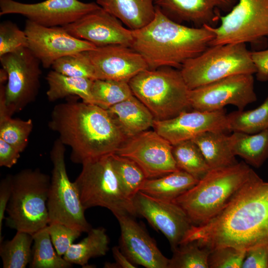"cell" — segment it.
<instances>
[{
    "instance_id": "1",
    "label": "cell",
    "mask_w": 268,
    "mask_h": 268,
    "mask_svg": "<svg viewBox=\"0 0 268 268\" xmlns=\"http://www.w3.org/2000/svg\"><path fill=\"white\" fill-rule=\"evenodd\" d=\"M192 241L210 249L230 246L246 251L268 245V182L255 172L220 212L193 225L182 243Z\"/></svg>"
},
{
    "instance_id": "2",
    "label": "cell",
    "mask_w": 268,
    "mask_h": 268,
    "mask_svg": "<svg viewBox=\"0 0 268 268\" xmlns=\"http://www.w3.org/2000/svg\"><path fill=\"white\" fill-rule=\"evenodd\" d=\"M69 97L54 107L48 127L71 148V161L82 164L115 153L128 138L108 111Z\"/></svg>"
},
{
    "instance_id": "3",
    "label": "cell",
    "mask_w": 268,
    "mask_h": 268,
    "mask_svg": "<svg viewBox=\"0 0 268 268\" xmlns=\"http://www.w3.org/2000/svg\"><path fill=\"white\" fill-rule=\"evenodd\" d=\"M132 49L146 61L149 69L181 68L210 46L214 35L206 25L191 27L176 22L156 6L154 18L132 30Z\"/></svg>"
},
{
    "instance_id": "4",
    "label": "cell",
    "mask_w": 268,
    "mask_h": 268,
    "mask_svg": "<svg viewBox=\"0 0 268 268\" xmlns=\"http://www.w3.org/2000/svg\"><path fill=\"white\" fill-rule=\"evenodd\" d=\"M255 172L245 162L210 169L196 185L172 201L185 211L194 225H202L227 206Z\"/></svg>"
},
{
    "instance_id": "5",
    "label": "cell",
    "mask_w": 268,
    "mask_h": 268,
    "mask_svg": "<svg viewBox=\"0 0 268 268\" xmlns=\"http://www.w3.org/2000/svg\"><path fill=\"white\" fill-rule=\"evenodd\" d=\"M12 181L6 225L33 235L49 223L47 201L51 177L38 168L25 169L12 175Z\"/></svg>"
},
{
    "instance_id": "6",
    "label": "cell",
    "mask_w": 268,
    "mask_h": 268,
    "mask_svg": "<svg viewBox=\"0 0 268 268\" xmlns=\"http://www.w3.org/2000/svg\"><path fill=\"white\" fill-rule=\"evenodd\" d=\"M175 68H148L129 82L133 95L149 110L155 120L172 118L191 108L190 89L180 70Z\"/></svg>"
},
{
    "instance_id": "7",
    "label": "cell",
    "mask_w": 268,
    "mask_h": 268,
    "mask_svg": "<svg viewBox=\"0 0 268 268\" xmlns=\"http://www.w3.org/2000/svg\"><path fill=\"white\" fill-rule=\"evenodd\" d=\"M82 170L74 182L84 208L100 206L115 217L137 215L133 200L123 190L113 167L110 154L82 164Z\"/></svg>"
},
{
    "instance_id": "8",
    "label": "cell",
    "mask_w": 268,
    "mask_h": 268,
    "mask_svg": "<svg viewBox=\"0 0 268 268\" xmlns=\"http://www.w3.org/2000/svg\"><path fill=\"white\" fill-rule=\"evenodd\" d=\"M180 70L190 90L233 75L256 72L245 43L210 46L187 61Z\"/></svg>"
},
{
    "instance_id": "9",
    "label": "cell",
    "mask_w": 268,
    "mask_h": 268,
    "mask_svg": "<svg viewBox=\"0 0 268 268\" xmlns=\"http://www.w3.org/2000/svg\"><path fill=\"white\" fill-rule=\"evenodd\" d=\"M65 152V145L58 138L50 153L53 169L47 201L49 223H60L87 233L92 227L85 217L76 186L68 177Z\"/></svg>"
},
{
    "instance_id": "10",
    "label": "cell",
    "mask_w": 268,
    "mask_h": 268,
    "mask_svg": "<svg viewBox=\"0 0 268 268\" xmlns=\"http://www.w3.org/2000/svg\"><path fill=\"white\" fill-rule=\"evenodd\" d=\"M220 21L206 25L214 35L210 46L263 42L268 37V0H239Z\"/></svg>"
},
{
    "instance_id": "11",
    "label": "cell",
    "mask_w": 268,
    "mask_h": 268,
    "mask_svg": "<svg viewBox=\"0 0 268 268\" xmlns=\"http://www.w3.org/2000/svg\"><path fill=\"white\" fill-rule=\"evenodd\" d=\"M0 62L8 76L4 105L7 113L12 116L36 99L40 86L41 63L28 48L0 57Z\"/></svg>"
},
{
    "instance_id": "12",
    "label": "cell",
    "mask_w": 268,
    "mask_h": 268,
    "mask_svg": "<svg viewBox=\"0 0 268 268\" xmlns=\"http://www.w3.org/2000/svg\"><path fill=\"white\" fill-rule=\"evenodd\" d=\"M257 99L252 74L230 76L191 89L189 93L191 108L204 111L222 110L228 105L243 110Z\"/></svg>"
},
{
    "instance_id": "13",
    "label": "cell",
    "mask_w": 268,
    "mask_h": 268,
    "mask_svg": "<svg viewBox=\"0 0 268 268\" xmlns=\"http://www.w3.org/2000/svg\"><path fill=\"white\" fill-rule=\"evenodd\" d=\"M173 145L155 131L142 132L128 138L115 153L134 161L147 179L158 178L179 170Z\"/></svg>"
},
{
    "instance_id": "14",
    "label": "cell",
    "mask_w": 268,
    "mask_h": 268,
    "mask_svg": "<svg viewBox=\"0 0 268 268\" xmlns=\"http://www.w3.org/2000/svg\"><path fill=\"white\" fill-rule=\"evenodd\" d=\"M95 2L79 0H45L34 3L0 0V15L17 14L45 27H62L100 8Z\"/></svg>"
},
{
    "instance_id": "15",
    "label": "cell",
    "mask_w": 268,
    "mask_h": 268,
    "mask_svg": "<svg viewBox=\"0 0 268 268\" xmlns=\"http://www.w3.org/2000/svg\"><path fill=\"white\" fill-rule=\"evenodd\" d=\"M137 215L145 218L168 240L172 251L182 244L194 224L185 211L172 201L138 191L133 199Z\"/></svg>"
},
{
    "instance_id": "16",
    "label": "cell",
    "mask_w": 268,
    "mask_h": 268,
    "mask_svg": "<svg viewBox=\"0 0 268 268\" xmlns=\"http://www.w3.org/2000/svg\"><path fill=\"white\" fill-rule=\"evenodd\" d=\"M24 30L28 48L44 68L51 67L56 61L65 56L97 47L72 36L60 26L45 27L26 19Z\"/></svg>"
},
{
    "instance_id": "17",
    "label": "cell",
    "mask_w": 268,
    "mask_h": 268,
    "mask_svg": "<svg viewBox=\"0 0 268 268\" xmlns=\"http://www.w3.org/2000/svg\"><path fill=\"white\" fill-rule=\"evenodd\" d=\"M152 128L172 145L192 140L206 132H229L227 114L224 109L185 111L172 118L154 120Z\"/></svg>"
},
{
    "instance_id": "18",
    "label": "cell",
    "mask_w": 268,
    "mask_h": 268,
    "mask_svg": "<svg viewBox=\"0 0 268 268\" xmlns=\"http://www.w3.org/2000/svg\"><path fill=\"white\" fill-rule=\"evenodd\" d=\"M62 27L72 36L96 47L120 45L131 47L133 40L132 30L101 7Z\"/></svg>"
},
{
    "instance_id": "19",
    "label": "cell",
    "mask_w": 268,
    "mask_h": 268,
    "mask_svg": "<svg viewBox=\"0 0 268 268\" xmlns=\"http://www.w3.org/2000/svg\"><path fill=\"white\" fill-rule=\"evenodd\" d=\"M86 53L94 67L96 79L129 82L138 73L149 68L144 58L127 46L97 47Z\"/></svg>"
},
{
    "instance_id": "20",
    "label": "cell",
    "mask_w": 268,
    "mask_h": 268,
    "mask_svg": "<svg viewBox=\"0 0 268 268\" xmlns=\"http://www.w3.org/2000/svg\"><path fill=\"white\" fill-rule=\"evenodd\" d=\"M116 217L121 230L119 247L132 263L146 268H168L169 259L134 216L125 214Z\"/></svg>"
},
{
    "instance_id": "21",
    "label": "cell",
    "mask_w": 268,
    "mask_h": 268,
    "mask_svg": "<svg viewBox=\"0 0 268 268\" xmlns=\"http://www.w3.org/2000/svg\"><path fill=\"white\" fill-rule=\"evenodd\" d=\"M155 6L177 20L202 27L216 26L221 11L231 10L236 0H154Z\"/></svg>"
},
{
    "instance_id": "22",
    "label": "cell",
    "mask_w": 268,
    "mask_h": 268,
    "mask_svg": "<svg viewBox=\"0 0 268 268\" xmlns=\"http://www.w3.org/2000/svg\"><path fill=\"white\" fill-rule=\"evenodd\" d=\"M107 110L127 138L152 127L155 120L149 110L134 95Z\"/></svg>"
},
{
    "instance_id": "23",
    "label": "cell",
    "mask_w": 268,
    "mask_h": 268,
    "mask_svg": "<svg viewBox=\"0 0 268 268\" xmlns=\"http://www.w3.org/2000/svg\"><path fill=\"white\" fill-rule=\"evenodd\" d=\"M96 2L132 30L146 25L155 14L154 0H96Z\"/></svg>"
},
{
    "instance_id": "24",
    "label": "cell",
    "mask_w": 268,
    "mask_h": 268,
    "mask_svg": "<svg viewBox=\"0 0 268 268\" xmlns=\"http://www.w3.org/2000/svg\"><path fill=\"white\" fill-rule=\"evenodd\" d=\"M199 181L179 169L158 178L146 179L139 191L156 199L172 201L194 187Z\"/></svg>"
},
{
    "instance_id": "25",
    "label": "cell",
    "mask_w": 268,
    "mask_h": 268,
    "mask_svg": "<svg viewBox=\"0 0 268 268\" xmlns=\"http://www.w3.org/2000/svg\"><path fill=\"white\" fill-rule=\"evenodd\" d=\"M201 151L210 169L232 166L238 162L231 149L229 135L221 132H206L192 139Z\"/></svg>"
},
{
    "instance_id": "26",
    "label": "cell",
    "mask_w": 268,
    "mask_h": 268,
    "mask_svg": "<svg viewBox=\"0 0 268 268\" xmlns=\"http://www.w3.org/2000/svg\"><path fill=\"white\" fill-rule=\"evenodd\" d=\"M45 78L48 84L46 95L49 101L76 96L85 103L94 104L91 93L94 80L69 76L54 70L50 71Z\"/></svg>"
},
{
    "instance_id": "27",
    "label": "cell",
    "mask_w": 268,
    "mask_h": 268,
    "mask_svg": "<svg viewBox=\"0 0 268 268\" xmlns=\"http://www.w3.org/2000/svg\"><path fill=\"white\" fill-rule=\"evenodd\" d=\"M229 139L234 154L248 165L259 168L268 159V129L253 134L233 132Z\"/></svg>"
},
{
    "instance_id": "28",
    "label": "cell",
    "mask_w": 268,
    "mask_h": 268,
    "mask_svg": "<svg viewBox=\"0 0 268 268\" xmlns=\"http://www.w3.org/2000/svg\"><path fill=\"white\" fill-rule=\"evenodd\" d=\"M87 233L80 242L73 243L63 256L68 262L86 266L90 259L106 255L109 249V239L106 229L102 227L92 228Z\"/></svg>"
},
{
    "instance_id": "29",
    "label": "cell",
    "mask_w": 268,
    "mask_h": 268,
    "mask_svg": "<svg viewBox=\"0 0 268 268\" xmlns=\"http://www.w3.org/2000/svg\"><path fill=\"white\" fill-rule=\"evenodd\" d=\"M33 235L17 231L10 240L0 242V256L3 268H25L32 257Z\"/></svg>"
},
{
    "instance_id": "30",
    "label": "cell",
    "mask_w": 268,
    "mask_h": 268,
    "mask_svg": "<svg viewBox=\"0 0 268 268\" xmlns=\"http://www.w3.org/2000/svg\"><path fill=\"white\" fill-rule=\"evenodd\" d=\"M31 268H69L72 264L60 256L53 246L47 226L33 235Z\"/></svg>"
},
{
    "instance_id": "31",
    "label": "cell",
    "mask_w": 268,
    "mask_h": 268,
    "mask_svg": "<svg viewBox=\"0 0 268 268\" xmlns=\"http://www.w3.org/2000/svg\"><path fill=\"white\" fill-rule=\"evenodd\" d=\"M229 132L256 134L268 129V96L257 108L227 114Z\"/></svg>"
},
{
    "instance_id": "32",
    "label": "cell",
    "mask_w": 268,
    "mask_h": 268,
    "mask_svg": "<svg viewBox=\"0 0 268 268\" xmlns=\"http://www.w3.org/2000/svg\"><path fill=\"white\" fill-rule=\"evenodd\" d=\"M172 153L179 169L198 180L210 169L200 149L192 140L173 145Z\"/></svg>"
},
{
    "instance_id": "33",
    "label": "cell",
    "mask_w": 268,
    "mask_h": 268,
    "mask_svg": "<svg viewBox=\"0 0 268 268\" xmlns=\"http://www.w3.org/2000/svg\"><path fill=\"white\" fill-rule=\"evenodd\" d=\"M111 162L119 183L127 196L133 200L147 179L133 160L116 153L110 154Z\"/></svg>"
},
{
    "instance_id": "34",
    "label": "cell",
    "mask_w": 268,
    "mask_h": 268,
    "mask_svg": "<svg viewBox=\"0 0 268 268\" xmlns=\"http://www.w3.org/2000/svg\"><path fill=\"white\" fill-rule=\"evenodd\" d=\"M91 93L94 104L105 109L133 95L129 82L107 79L94 80Z\"/></svg>"
},
{
    "instance_id": "35",
    "label": "cell",
    "mask_w": 268,
    "mask_h": 268,
    "mask_svg": "<svg viewBox=\"0 0 268 268\" xmlns=\"http://www.w3.org/2000/svg\"><path fill=\"white\" fill-rule=\"evenodd\" d=\"M210 251L196 241L181 244L172 250L168 268H208Z\"/></svg>"
},
{
    "instance_id": "36",
    "label": "cell",
    "mask_w": 268,
    "mask_h": 268,
    "mask_svg": "<svg viewBox=\"0 0 268 268\" xmlns=\"http://www.w3.org/2000/svg\"><path fill=\"white\" fill-rule=\"evenodd\" d=\"M33 128L31 119L23 120L12 118L5 112L0 111V138L20 153L27 145Z\"/></svg>"
},
{
    "instance_id": "37",
    "label": "cell",
    "mask_w": 268,
    "mask_h": 268,
    "mask_svg": "<svg viewBox=\"0 0 268 268\" xmlns=\"http://www.w3.org/2000/svg\"><path fill=\"white\" fill-rule=\"evenodd\" d=\"M53 70L65 75L96 79L94 67L86 51L65 56L56 61Z\"/></svg>"
},
{
    "instance_id": "38",
    "label": "cell",
    "mask_w": 268,
    "mask_h": 268,
    "mask_svg": "<svg viewBox=\"0 0 268 268\" xmlns=\"http://www.w3.org/2000/svg\"><path fill=\"white\" fill-rule=\"evenodd\" d=\"M246 250L230 246L210 249L208 257V268H241Z\"/></svg>"
},
{
    "instance_id": "39",
    "label": "cell",
    "mask_w": 268,
    "mask_h": 268,
    "mask_svg": "<svg viewBox=\"0 0 268 268\" xmlns=\"http://www.w3.org/2000/svg\"><path fill=\"white\" fill-rule=\"evenodd\" d=\"M28 48V40L24 30L14 23L4 21L0 24V57Z\"/></svg>"
},
{
    "instance_id": "40",
    "label": "cell",
    "mask_w": 268,
    "mask_h": 268,
    "mask_svg": "<svg viewBox=\"0 0 268 268\" xmlns=\"http://www.w3.org/2000/svg\"><path fill=\"white\" fill-rule=\"evenodd\" d=\"M53 245L61 256H63L82 232L62 223H50L47 226Z\"/></svg>"
},
{
    "instance_id": "41",
    "label": "cell",
    "mask_w": 268,
    "mask_h": 268,
    "mask_svg": "<svg viewBox=\"0 0 268 268\" xmlns=\"http://www.w3.org/2000/svg\"><path fill=\"white\" fill-rule=\"evenodd\" d=\"M241 268H268V245L247 250Z\"/></svg>"
},
{
    "instance_id": "42",
    "label": "cell",
    "mask_w": 268,
    "mask_h": 268,
    "mask_svg": "<svg viewBox=\"0 0 268 268\" xmlns=\"http://www.w3.org/2000/svg\"><path fill=\"white\" fill-rule=\"evenodd\" d=\"M12 191V175H8L0 183V243L2 242L1 231L4 213Z\"/></svg>"
},
{
    "instance_id": "43",
    "label": "cell",
    "mask_w": 268,
    "mask_h": 268,
    "mask_svg": "<svg viewBox=\"0 0 268 268\" xmlns=\"http://www.w3.org/2000/svg\"><path fill=\"white\" fill-rule=\"evenodd\" d=\"M251 56L257 79L262 82L268 81V49L251 52Z\"/></svg>"
},
{
    "instance_id": "44",
    "label": "cell",
    "mask_w": 268,
    "mask_h": 268,
    "mask_svg": "<svg viewBox=\"0 0 268 268\" xmlns=\"http://www.w3.org/2000/svg\"><path fill=\"white\" fill-rule=\"evenodd\" d=\"M20 152L9 143L0 138V166L10 168L15 165Z\"/></svg>"
},
{
    "instance_id": "45",
    "label": "cell",
    "mask_w": 268,
    "mask_h": 268,
    "mask_svg": "<svg viewBox=\"0 0 268 268\" xmlns=\"http://www.w3.org/2000/svg\"><path fill=\"white\" fill-rule=\"evenodd\" d=\"M112 254L115 261L114 263L106 262L104 268H134L136 265L132 263L122 252L119 246L112 249Z\"/></svg>"
}]
</instances>
